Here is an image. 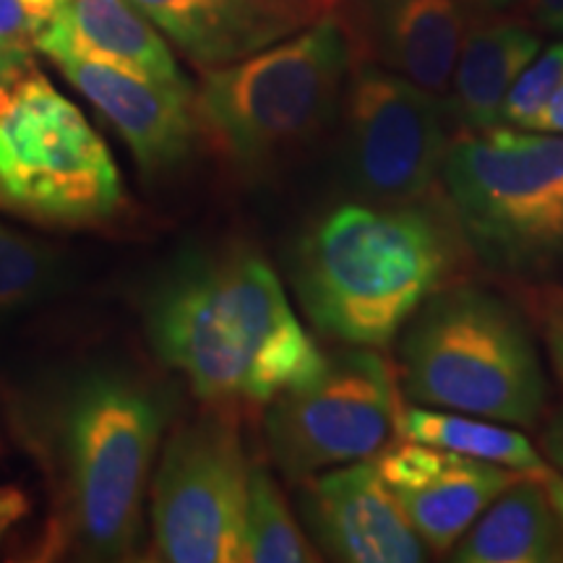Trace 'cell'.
I'll return each mask as SVG.
<instances>
[{
    "mask_svg": "<svg viewBox=\"0 0 563 563\" xmlns=\"http://www.w3.org/2000/svg\"><path fill=\"white\" fill-rule=\"evenodd\" d=\"M150 336L196 397L217 405H269L327 365L277 274L249 249L183 266L154 300Z\"/></svg>",
    "mask_w": 563,
    "mask_h": 563,
    "instance_id": "obj_1",
    "label": "cell"
},
{
    "mask_svg": "<svg viewBox=\"0 0 563 563\" xmlns=\"http://www.w3.org/2000/svg\"><path fill=\"white\" fill-rule=\"evenodd\" d=\"M456 266V235L422 203H342L302 235L292 282L321 334L386 347Z\"/></svg>",
    "mask_w": 563,
    "mask_h": 563,
    "instance_id": "obj_2",
    "label": "cell"
},
{
    "mask_svg": "<svg viewBox=\"0 0 563 563\" xmlns=\"http://www.w3.org/2000/svg\"><path fill=\"white\" fill-rule=\"evenodd\" d=\"M399 378L415 405L527 428L548 394L522 313L473 285L441 287L407 321Z\"/></svg>",
    "mask_w": 563,
    "mask_h": 563,
    "instance_id": "obj_3",
    "label": "cell"
},
{
    "mask_svg": "<svg viewBox=\"0 0 563 563\" xmlns=\"http://www.w3.org/2000/svg\"><path fill=\"white\" fill-rule=\"evenodd\" d=\"M355 47L340 11L228 66L194 89L201 133L245 167L311 144L342 112Z\"/></svg>",
    "mask_w": 563,
    "mask_h": 563,
    "instance_id": "obj_4",
    "label": "cell"
},
{
    "mask_svg": "<svg viewBox=\"0 0 563 563\" xmlns=\"http://www.w3.org/2000/svg\"><path fill=\"white\" fill-rule=\"evenodd\" d=\"M165 422L157 394L121 373H97L68 394L60 412L63 519L81 553L125 559L136 551Z\"/></svg>",
    "mask_w": 563,
    "mask_h": 563,
    "instance_id": "obj_5",
    "label": "cell"
},
{
    "mask_svg": "<svg viewBox=\"0 0 563 563\" xmlns=\"http://www.w3.org/2000/svg\"><path fill=\"white\" fill-rule=\"evenodd\" d=\"M441 183L454 224L488 269L543 277L563 266V133L498 125L452 141Z\"/></svg>",
    "mask_w": 563,
    "mask_h": 563,
    "instance_id": "obj_6",
    "label": "cell"
},
{
    "mask_svg": "<svg viewBox=\"0 0 563 563\" xmlns=\"http://www.w3.org/2000/svg\"><path fill=\"white\" fill-rule=\"evenodd\" d=\"M0 201L58 224L102 222L123 203L108 144L34 68L0 95Z\"/></svg>",
    "mask_w": 563,
    "mask_h": 563,
    "instance_id": "obj_7",
    "label": "cell"
},
{
    "mask_svg": "<svg viewBox=\"0 0 563 563\" xmlns=\"http://www.w3.org/2000/svg\"><path fill=\"white\" fill-rule=\"evenodd\" d=\"M397 376L378 352L344 350L327 357L313 382L269 402L264 435L290 483L371 460L397 433Z\"/></svg>",
    "mask_w": 563,
    "mask_h": 563,
    "instance_id": "obj_8",
    "label": "cell"
},
{
    "mask_svg": "<svg viewBox=\"0 0 563 563\" xmlns=\"http://www.w3.org/2000/svg\"><path fill=\"white\" fill-rule=\"evenodd\" d=\"M249 475L251 462L228 415H203L175 428L152 483V538L159 559L243 561Z\"/></svg>",
    "mask_w": 563,
    "mask_h": 563,
    "instance_id": "obj_9",
    "label": "cell"
},
{
    "mask_svg": "<svg viewBox=\"0 0 563 563\" xmlns=\"http://www.w3.org/2000/svg\"><path fill=\"white\" fill-rule=\"evenodd\" d=\"M344 170L371 203L422 201L441 178L452 118L441 95L371 60L352 66L342 100Z\"/></svg>",
    "mask_w": 563,
    "mask_h": 563,
    "instance_id": "obj_10",
    "label": "cell"
},
{
    "mask_svg": "<svg viewBox=\"0 0 563 563\" xmlns=\"http://www.w3.org/2000/svg\"><path fill=\"white\" fill-rule=\"evenodd\" d=\"M300 511L308 530L334 561H426V543L384 483L373 456L302 481Z\"/></svg>",
    "mask_w": 563,
    "mask_h": 563,
    "instance_id": "obj_11",
    "label": "cell"
},
{
    "mask_svg": "<svg viewBox=\"0 0 563 563\" xmlns=\"http://www.w3.org/2000/svg\"><path fill=\"white\" fill-rule=\"evenodd\" d=\"M51 60L129 144L141 170H173L194 152L201 136L194 87H162L76 55H55Z\"/></svg>",
    "mask_w": 563,
    "mask_h": 563,
    "instance_id": "obj_12",
    "label": "cell"
},
{
    "mask_svg": "<svg viewBox=\"0 0 563 563\" xmlns=\"http://www.w3.org/2000/svg\"><path fill=\"white\" fill-rule=\"evenodd\" d=\"M196 68L228 66L292 37L342 0H133Z\"/></svg>",
    "mask_w": 563,
    "mask_h": 563,
    "instance_id": "obj_13",
    "label": "cell"
},
{
    "mask_svg": "<svg viewBox=\"0 0 563 563\" xmlns=\"http://www.w3.org/2000/svg\"><path fill=\"white\" fill-rule=\"evenodd\" d=\"M352 47L376 66L407 81L446 95L467 34L464 0H342Z\"/></svg>",
    "mask_w": 563,
    "mask_h": 563,
    "instance_id": "obj_14",
    "label": "cell"
},
{
    "mask_svg": "<svg viewBox=\"0 0 563 563\" xmlns=\"http://www.w3.org/2000/svg\"><path fill=\"white\" fill-rule=\"evenodd\" d=\"M37 51L108 63L162 87H191L170 42L133 0H66L40 30Z\"/></svg>",
    "mask_w": 563,
    "mask_h": 563,
    "instance_id": "obj_15",
    "label": "cell"
},
{
    "mask_svg": "<svg viewBox=\"0 0 563 563\" xmlns=\"http://www.w3.org/2000/svg\"><path fill=\"white\" fill-rule=\"evenodd\" d=\"M543 47L540 34L511 19L470 21L452 74L449 112L467 133L501 125V104L511 84Z\"/></svg>",
    "mask_w": 563,
    "mask_h": 563,
    "instance_id": "obj_16",
    "label": "cell"
},
{
    "mask_svg": "<svg viewBox=\"0 0 563 563\" xmlns=\"http://www.w3.org/2000/svg\"><path fill=\"white\" fill-rule=\"evenodd\" d=\"M456 563L563 561V525L548 477L525 475L485 509L456 540Z\"/></svg>",
    "mask_w": 563,
    "mask_h": 563,
    "instance_id": "obj_17",
    "label": "cell"
},
{
    "mask_svg": "<svg viewBox=\"0 0 563 563\" xmlns=\"http://www.w3.org/2000/svg\"><path fill=\"white\" fill-rule=\"evenodd\" d=\"M519 477L525 473L452 452L446 467L431 483L391 493L422 543L433 553H446Z\"/></svg>",
    "mask_w": 563,
    "mask_h": 563,
    "instance_id": "obj_18",
    "label": "cell"
},
{
    "mask_svg": "<svg viewBox=\"0 0 563 563\" xmlns=\"http://www.w3.org/2000/svg\"><path fill=\"white\" fill-rule=\"evenodd\" d=\"M397 435L435 449H446V452L470 456V460L501 464V467L517 470L525 475H553L530 439L514 428H506V422L412 405L399 410Z\"/></svg>",
    "mask_w": 563,
    "mask_h": 563,
    "instance_id": "obj_19",
    "label": "cell"
},
{
    "mask_svg": "<svg viewBox=\"0 0 563 563\" xmlns=\"http://www.w3.org/2000/svg\"><path fill=\"white\" fill-rule=\"evenodd\" d=\"M321 555L295 522L290 506L262 464H251L249 498L243 522V561L251 563H308Z\"/></svg>",
    "mask_w": 563,
    "mask_h": 563,
    "instance_id": "obj_20",
    "label": "cell"
},
{
    "mask_svg": "<svg viewBox=\"0 0 563 563\" xmlns=\"http://www.w3.org/2000/svg\"><path fill=\"white\" fill-rule=\"evenodd\" d=\"M58 282V256L0 224V313L37 300Z\"/></svg>",
    "mask_w": 563,
    "mask_h": 563,
    "instance_id": "obj_21",
    "label": "cell"
},
{
    "mask_svg": "<svg viewBox=\"0 0 563 563\" xmlns=\"http://www.w3.org/2000/svg\"><path fill=\"white\" fill-rule=\"evenodd\" d=\"M563 79V42L548 47L545 53L534 55V60L527 66L519 79L511 84L509 95L501 104V125L509 129L532 131L534 121H538L540 110L551 100Z\"/></svg>",
    "mask_w": 563,
    "mask_h": 563,
    "instance_id": "obj_22",
    "label": "cell"
},
{
    "mask_svg": "<svg viewBox=\"0 0 563 563\" xmlns=\"http://www.w3.org/2000/svg\"><path fill=\"white\" fill-rule=\"evenodd\" d=\"M42 26L45 19H40L24 0H0V53L32 60Z\"/></svg>",
    "mask_w": 563,
    "mask_h": 563,
    "instance_id": "obj_23",
    "label": "cell"
},
{
    "mask_svg": "<svg viewBox=\"0 0 563 563\" xmlns=\"http://www.w3.org/2000/svg\"><path fill=\"white\" fill-rule=\"evenodd\" d=\"M532 131L540 133H563V79L555 91L551 95V100L545 102V108L540 110L538 121H534Z\"/></svg>",
    "mask_w": 563,
    "mask_h": 563,
    "instance_id": "obj_24",
    "label": "cell"
},
{
    "mask_svg": "<svg viewBox=\"0 0 563 563\" xmlns=\"http://www.w3.org/2000/svg\"><path fill=\"white\" fill-rule=\"evenodd\" d=\"M543 452L555 470L563 473V405L555 410V415L548 420L543 431Z\"/></svg>",
    "mask_w": 563,
    "mask_h": 563,
    "instance_id": "obj_25",
    "label": "cell"
},
{
    "mask_svg": "<svg viewBox=\"0 0 563 563\" xmlns=\"http://www.w3.org/2000/svg\"><path fill=\"white\" fill-rule=\"evenodd\" d=\"M545 340H548V350H551L555 368H559V373L563 376V306H555L553 311L548 313Z\"/></svg>",
    "mask_w": 563,
    "mask_h": 563,
    "instance_id": "obj_26",
    "label": "cell"
},
{
    "mask_svg": "<svg viewBox=\"0 0 563 563\" xmlns=\"http://www.w3.org/2000/svg\"><path fill=\"white\" fill-rule=\"evenodd\" d=\"M24 511V501L16 490H0V538H3L5 530L16 522Z\"/></svg>",
    "mask_w": 563,
    "mask_h": 563,
    "instance_id": "obj_27",
    "label": "cell"
},
{
    "mask_svg": "<svg viewBox=\"0 0 563 563\" xmlns=\"http://www.w3.org/2000/svg\"><path fill=\"white\" fill-rule=\"evenodd\" d=\"M32 68H34L32 60H21V58H13V55L0 53V95H3L13 81L21 79V76Z\"/></svg>",
    "mask_w": 563,
    "mask_h": 563,
    "instance_id": "obj_28",
    "label": "cell"
},
{
    "mask_svg": "<svg viewBox=\"0 0 563 563\" xmlns=\"http://www.w3.org/2000/svg\"><path fill=\"white\" fill-rule=\"evenodd\" d=\"M538 16L548 30L563 34V0H538Z\"/></svg>",
    "mask_w": 563,
    "mask_h": 563,
    "instance_id": "obj_29",
    "label": "cell"
},
{
    "mask_svg": "<svg viewBox=\"0 0 563 563\" xmlns=\"http://www.w3.org/2000/svg\"><path fill=\"white\" fill-rule=\"evenodd\" d=\"M24 3L30 5V9H32L34 13H37L40 19L47 21V19L53 16V11L58 9V5L66 3V0H24Z\"/></svg>",
    "mask_w": 563,
    "mask_h": 563,
    "instance_id": "obj_30",
    "label": "cell"
},
{
    "mask_svg": "<svg viewBox=\"0 0 563 563\" xmlns=\"http://www.w3.org/2000/svg\"><path fill=\"white\" fill-rule=\"evenodd\" d=\"M548 490H551V498H553L555 509H559V517L563 525V477H559V475L548 477Z\"/></svg>",
    "mask_w": 563,
    "mask_h": 563,
    "instance_id": "obj_31",
    "label": "cell"
},
{
    "mask_svg": "<svg viewBox=\"0 0 563 563\" xmlns=\"http://www.w3.org/2000/svg\"><path fill=\"white\" fill-rule=\"evenodd\" d=\"M477 3H485V5H490V9H498V5H509V3H514V0H477Z\"/></svg>",
    "mask_w": 563,
    "mask_h": 563,
    "instance_id": "obj_32",
    "label": "cell"
}]
</instances>
